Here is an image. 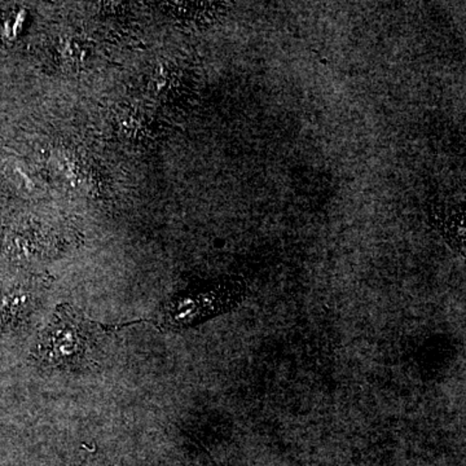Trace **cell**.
I'll return each mask as SVG.
<instances>
[{
	"label": "cell",
	"mask_w": 466,
	"mask_h": 466,
	"mask_svg": "<svg viewBox=\"0 0 466 466\" xmlns=\"http://www.w3.org/2000/svg\"><path fill=\"white\" fill-rule=\"evenodd\" d=\"M82 325L75 319L63 317L51 326L43 340V355L51 356L52 362L65 363L77 360L86 351V336Z\"/></svg>",
	"instance_id": "1"
}]
</instances>
